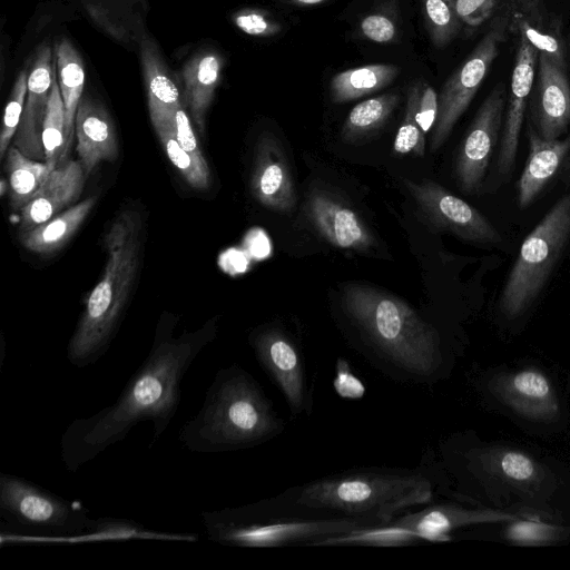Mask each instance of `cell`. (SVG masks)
<instances>
[{
  "instance_id": "1",
  "label": "cell",
  "mask_w": 570,
  "mask_h": 570,
  "mask_svg": "<svg viewBox=\"0 0 570 570\" xmlns=\"http://www.w3.org/2000/svg\"><path fill=\"white\" fill-rule=\"evenodd\" d=\"M173 320L159 323L147 357L112 404L67 426L60 440V454L69 472H76L122 441L138 423H153L149 448L161 438L178 411L183 377L216 335L214 321L178 337L173 335Z\"/></svg>"
},
{
  "instance_id": "2",
  "label": "cell",
  "mask_w": 570,
  "mask_h": 570,
  "mask_svg": "<svg viewBox=\"0 0 570 570\" xmlns=\"http://www.w3.org/2000/svg\"><path fill=\"white\" fill-rule=\"evenodd\" d=\"M283 426L254 377L233 364L216 373L199 411L181 426L178 440L190 452L219 453L257 445Z\"/></svg>"
},
{
  "instance_id": "3",
  "label": "cell",
  "mask_w": 570,
  "mask_h": 570,
  "mask_svg": "<svg viewBox=\"0 0 570 570\" xmlns=\"http://www.w3.org/2000/svg\"><path fill=\"white\" fill-rule=\"evenodd\" d=\"M140 229L139 216L124 212L107 232L104 274L87 298L67 346V358L76 367L95 364L116 335L138 274Z\"/></svg>"
},
{
  "instance_id": "4",
  "label": "cell",
  "mask_w": 570,
  "mask_h": 570,
  "mask_svg": "<svg viewBox=\"0 0 570 570\" xmlns=\"http://www.w3.org/2000/svg\"><path fill=\"white\" fill-rule=\"evenodd\" d=\"M345 312L391 361L414 374H430L439 362V335L409 304L377 288L348 284Z\"/></svg>"
},
{
  "instance_id": "5",
  "label": "cell",
  "mask_w": 570,
  "mask_h": 570,
  "mask_svg": "<svg viewBox=\"0 0 570 570\" xmlns=\"http://www.w3.org/2000/svg\"><path fill=\"white\" fill-rule=\"evenodd\" d=\"M432 499L430 481L415 473L357 471L333 475L299 488L298 505L334 511L375 525L392 522L394 515Z\"/></svg>"
},
{
  "instance_id": "6",
  "label": "cell",
  "mask_w": 570,
  "mask_h": 570,
  "mask_svg": "<svg viewBox=\"0 0 570 570\" xmlns=\"http://www.w3.org/2000/svg\"><path fill=\"white\" fill-rule=\"evenodd\" d=\"M207 538L219 544L271 548L292 543L322 544L375 524L354 518L267 519L258 507L229 508L200 513Z\"/></svg>"
},
{
  "instance_id": "7",
  "label": "cell",
  "mask_w": 570,
  "mask_h": 570,
  "mask_svg": "<svg viewBox=\"0 0 570 570\" xmlns=\"http://www.w3.org/2000/svg\"><path fill=\"white\" fill-rule=\"evenodd\" d=\"M570 238V194L561 197L523 240L501 295L513 317L540 294Z\"/></svg>"
},
{
  "instance_id": "8",
  "label": "cell",
  "mask_w": 570,
  "mask_h": 570,
  "mask_svg": "<svg viewBox=\"0 0 570 570\" xmlns=\"http://www.w3.org/2000/svg\"><path fill=\"white\" fill-rule=\"evenodd\" d=\"M0 513L8 523L38 535L77 534L91 521L80 502L68 501L3 472L0 473Z\"/></svg>"
},
{
  "instance_id": "9",
  "label": "cell",
  "mask_w": 570,
  "mask_h": 570,
  "mask_svg": "<svg viewBox=\"0 0 570 570\" xmlns=\"http://www.w3.org/2000/svg\"><path fill=\"white\" fill-rule=\"evenodd\" d=\"M504 23L494 22L464 62L445 81L439 96V110L430 149L435 153L446 141L459 118L469 107L504 40Z\"/></svg>"
},
{
  "instance_id": "10",
  "label": "cell",
  "mask_w": 570,
  "mask_h": 570,
  "mask_svg": "<svg viewBox=\"0 0 570 570\" xmlns=\"http://www.w3.org/2000/svg\"><path fill=\"white\" fill-rule=\"evenodd\" d=\"M420 212L434 226L480 244L501 240L494 226L474 207L429 179H403Z\"/></svg>"
},
{
  "instance_id": "11",
  "label": "cell",
  "mask_w": 570,
  "mask_h": 570,
  "mask_svg": "<svg viewBox=\"0 0 570 570\" xmlns=\"http://www.w3.org/2000/svg\"><path fill=\"white\" fill-rule=\"evenodd\" d=\"M505 108V90L498 85L480 106L460 147L455 177L465 194L476 193L499 141Z\"/></svg>"
},
{
  "instance_id": "12",
  "label": "cell",
  "mask_w": 570,
  "mask_h": 570,
  "mask_svg": "<svg viewBox=\"0 0 570 570\" xmlns=\"http://www.w3.org/2000/svg\"><path fill=\"white\" fill-rule=\"evenodd\" d=\"M530 111L537 132L544 139H558L570 125V83L564 62L539 52L538 78L532 87Z\"/></svg>"
},
{
  "instance_id": "13",
  "label": "cell",
  "mask_w": 570,
  "mask_h": 570,
  "mask_svg": "<svg viewBox=\"0 0 570 570\" xmlns=\"http://www.w3.org/2000/svg\"><path fill=\"white\" fill-rule=\"evenodd\" d=\"M256 357L284 394L291 411L307 407V387L302 358L294 343L281 331L271 328L250 338Z\"/></svg>"
},
{
  "instance_id": "14",
  "label": "cell",
  "mask_w": 570,
  "mask_h": 570,
  "mask_svg": "<svg viewBox=\"0 0 570 570\" xmlns=\"http://www.w3.org/2000/svg\"><path fill=\"white\" fill-rule=\"evenodd\" d=\"M56 57L48 45L37 50L29 76L27 98L13 145L27 157L45 161L43 124L52 80L57 73Z\"/></svg>"
},
{
  "instance_id": "15",
  "label": "cell",
  "mask_w": 570,
  "mask_h": 570,
  "mask_svg": "<svg viewBox=\"0 0 570 570\" xmlns=\"http://www.w3.org/2000/svg\"><path fill=\"white\" fill-rule=\"evenodd\" d=\"M538 56V49L523 33L519 32V46L499 146L498 173L501 176H509L515 163L524 111L533 87Z\"/></svg>"
},
{
  "instance_id": "16",
  "label": "cell",
  "mask_w": 570,
  "mask_h": 570,
  "mask_svg": "<svg viewBox=\"0 0 570 570\" xmlns=\"http://www.w3.org/2000/svg\"><path fill=\"white\" fill-rule=\"evenodd\" d=\"M250 190L263 206L279 213L291 212L296 203L292 173L279 140L263 132L255 149Z\"/></svg>"
},
{
  "instance_id": "17",
  "label": "cell",
  "mask_w": 570,
  "mask_h": 570,
  "mask_svg": "<svg viewBox=\"0 0 570 570\" xmlns=\"http://www.w3.org/2000/svg\"><path fill=\"white\" fill-rule=\"evenodd\" d=\"M306 212L316 230L333 246L365 252L374 237L361 217L343 200L326 190L314 189Z\"/></svg>"
},
{
  "instance_id": "18",
  "label": "cell",
  "mask_w": 570,
  "mask_h": 570,
  "mask_svg": "<svg viewBox=\"0 0 570 570\" xmlns=\"http://www.w3.org/2000/svg\"><path fill=\"white\" fill-rule=\"evenodd\" d=\"M1 546L8 544H77L101 541L127 540H164L195 542L198 537L193 533H166L149 530L144 525L127 519L101 517L91 519L88 527L72 535L51 537L38 534H20L1 532Z\"/></svg>"
},
{
  "instance_id": "19",
  "label": "cell",
  "mask_w": 570,
  "mask_h": 570,
  "mask_svg": "<svg viewBox=\"0 0 570 570\" xmlns=\"http://www.w3.org/2000/svg\"><path fill=\"white\" fill-rule=\"evenodd\" d=\"M85 179L86 173L79 159L53 169L22 208L20 233L30 230L71 207L81 195Z\"/></svg>"
},
{
  "instance_id": "20",
  "label": "cell",
  "mask_w": 570,
  "mask_h": 570,
  "mask_svg": "<svg viewBox=\"0 0 570 570\" xmlns=\"http://www.w3.org/2000/svg\"><path fill=\"white\" fill-rule=\"evenodd\" d=\"M77 153L86 176L102 160L118 156L117 135L112 119L102 105L81 97L75 119Z\"/></svg>"
},
{
  "instance_id": "21",
  "label": "cell",
  "mask_w": 570,
  "mask_h": 570,
  "mask_svg": "<svg viewBox=\"0 0 570 570\" xmlns=\"http://www.w3.org/2000/svg\"><path fill=\"white\" fill-rule=\"evenodd\" d=\"M140 60L151 124L155 130H175V115L181 107L179 89L156 43L149 38L140 43Z\"/></svg>"
},
{
  "instance_id": "22",
  "label": "cell",
  "mask_w": 570,
  "mask_h": 570,
  "mask_svg": "<svg viewBox=\"0 0 570 570\" xmlns=\"http://www.w3.org/2000/svg\"><path fill=\"white\" fill-rule=\"evenodd\" d=\"M493 389L504 403L527 417L551 420L558 414L553 389L547 377L537 371L502 376Z\"/></svg>"
},
{
  "instance_id": "23",
  "label": "cell",
  "mask_w": 570,
  "mask_h": 570,
  "mask_svg": "<svg viewBox=\"0 0 570 570\" xmlns=\"http://www.w3.org/2000/svg\"><path fill=\"white\" fill-rule=\"evenodd\" d=\"M529 156L518 183L520 207H527L552 179L570 151V136L548 140L529 127Z\"/></svg>"
},
{
  "instance_id": "24",
  "label": "cell",
  "mask_w": 570,
  "mask_h": 570,
  "mask_svg": "<svg viewBox=\"0 0 570 570\" xmlns=\"http://www.w3.org/2000/svg\"><path fill=\"white\" fill-rule=\"evenodd\" d=\"M223 66L222 57L208 50L195 53L183 66L185 100L200 132L204 131L205 116L220 81Z\"/></svg>"
},
{
  "instance_id": "25",
  "label": "cell",
  "mask_w": 570,
  "mask_h": 570,
  "mask_svg": "<svg viewBox=\"0 0 570 570\" xmlns=\"http://www.w3.org/2000/svg\"><path fill=\"white\" fill-rule=\"evenodd\" d=\"M97 198L89 197L68 207L41 225L20 233L22 245L35 253L49 254L61 248L89 215Z\"/></svg>"
},
{
  "instance_id": "26",
  "label": "cell",
  "mask_w": 570,
  "mask_h": 570,
  "mask_svg": "<svg viewBox=\"0 0 570 570\" xmlns=\"http://www.w3.org/2000/svg\"><path fill=\"white\" fill-rule=\"evenodd\" d=\"M489 519L491 515L488 513L435 505L406 514L394 522L412 531L419 540L444 541L449 540L448 534L454 528Z\"/></svg>"
},
{
  "instance_id": "27",
  "label": "cell",
  "mask_w": 570,
  "mask_h": 570,
  "mask_svg": "<svg viewBox=\"0 0 570 570\" xmlns=\"http://www.w3.org/2000/svg\"><path fill=\"white\" fill-rule=\"evenodd\" d=\"M400 73L390 63H374L336 73L330 82L331 99L335 104L347 102L389 86Z\"/></svg>"
},
{
  "instance_id": "28",
  "label": "cell",
  "mask_w": 570,
  "mask_h": 570,
  "mask_svg": "<svg viewBox=\"0 0 570 570\" xmlns=\"http://www.w3.org/2000/svg\"><path fill=\"white\" fill-rule=\"evenodd\" d=\"M55 57L57 79L66 112V136L71 145L77 108L85 83L83 62L77 49L66 38L57 45Z\"/></svg>"
},
{
  "instance_id": "29",
  "label": "cell",
  "mask_w": 570,
  "mask_h": 570,
  "mask_svg": "<svg viewBox=\"0 0 570 570\" xmlns=\"http://www.w3.org/2000/svg\"><path fill=\"white\" fill-rule=\"evenodd\" d=\"M6 156L10 205L14 210H22L52 169L45 161L24 156L14 145Z\"/></svg>"
},
{
  "instance_id": "30",
  "label": "cell",
  "mask_w": 570,
  "mask_h": 570,
  "mask_svg": "<svg viewBox=\"0 0 570 570\" xmlns=\"http://www.w3.org/2000/svg\"><path fill=\"white\" fill-rule=\"evenodd\" d=\"M399 101V94L387 92L357 104L345 119L342 139L354 142L377 131L389 120Z\"/></svg>"
},
{
  "instance_id": "31",
  "label": "cell",
  "mask_w": 570,
  "mask_h": 570,
  "mask_svg": "<svg viewBox=\"0 0 570 570\" xmlns=\"http://www.w3.org/2000/svg\"><path fill=\"white\" fill-rule=\"evenodd\" d=\"M42 144L45 163L53 170L65 164L70 144L66 136V112L57 75L52 80L47 115L43 124Z\"/></svg>"
},
{
  "instance_id": "32",
  "label": "cell",
  "mask_w": 570,
  "mask_h": 570,
  "mask_svg": "<svg viewBox=\"0 0 570 570\" xmlns=\"http://www.w3.org/2000/svg\"><path fill=\"white\" fill-rule=\"evenodd\" d=\"M426 29L436 48H444L459 33L461 20L455 0H421Z\"/></svg>"
},
{
  "instance_id": "33",
  "label": "cell",
  "mask_w": 570,
  "mask_h": 570,
  "mask_svg": "<svg viewBox=\"0 0 570 570\" xmlns=\"http://www.w3.org/2000/svg\"><path fill=\"white\" fill-rule=\"evenodd\" d=\"M420 87L421 81H417L407 90L403 120L393 144V149L396 154L413 153L417 157L424 155L425 138L416 121Z\"/></svg>"
},
{
  "instance_id": "34",
  "label": "cell",
  "mask_w": 570,
  "mask_h": 570,
  "mask_svg": "<svg viewBox=\"0 0 570 570\" xmlns=\"http://www.w3.org/2000/svg\"><path fill=\"white\" fill-rule=\"evenodd\" d=\"M156 132L168 158L187 183L196 189H206L210 184V171L202 169L184 150L176 138V130L163 128Z\"/></svg>"
},
{
  "instance_id": "35",
  "label": "cell",
  "mask_w": 570,
  "mask_h": 570,
  "mask_svg": "<svg viewBox=\"0 0 570 570\" xmlns=\"http://www.w3.org/2000/svg\"><path fill=\"white\" fill-rule=\"evenodd\" d=\"M28 76L26 70L19 73L7 102L0 132V158L6 156L9 142L14 138L20 124L28 91Z\"/></svg>"
},
{
  "instance_id": "36",
  "label": "cell",
  "mask_w": 570,
  "mask_h": 570,
  "mask_svg": "<svg viewBox=\"0 0 570 570\" xmlns=\"http://www.w3.org/2000/svg\"><path fill=\"white\" fill-rule=\"evenodd\" d=\"M232 20L239 30L254 37H273L283 28L268 11L261 8H243L233 14Z\"/></svg>"
},
{
  "instance_id": "37",
  "label": "cell",
  "mask_w": 570,
  "mask_h": 570,
  "mask_svg": "<svg viewBox=\"0 0 570 570\" xmlns=\"http://www.w3.org/2000/svg\"><path fill=\"white\" fill-rule=\"evenodd\" d=\"M360 30L364 38L377 42L387 43L397 35L396 16L390 6H385L366 14L360 22Z\"/></svg>"
},
{
  "instance_id": "38",
  "label": "cell",
  "mask_w": 570,
  "mask_h": 570,
  "mask_svg": "<svg viewBox=\"0 0 570 570\" xmlns=\"http://www.w3.org/2000/svg\"><path fill=\"white\" fill-rule=\"evenodd\" d=\"M176 138L185 151L204 170L210 171L205 157L199 148L198 140L194 134L190 120L183 106L175 115Z\"/></svg>"
},
{
  "instance_id": "39",
  "label": "cell",
  "mask_w": 570,
  "mask_h": 570,
  "mask_svg": "<svg viewBox=\"0 0 570 570\" xmlns=\"http://www.w3.org/2000/svg\"><path fill=\"white\" fill-rule=\"evenodd\" d=\"M515 24L518 32L523 33L539 52H547L557 60L564 62L562 47L553 35L546 33L541 29L531 26L522 16L515 17Z\"/></svg>"
},
{
  "instance_id": "40",
  "label": "cell",
  "mask_w": 570,
  "mask_h": 570,
  "mask_svg": "<svg viewBox=\"0 0 570 570\" xmlns=\"http://www.w3.org/2000/svg\"><path fill=\"white\" fill-rule=\"evenodd\" d=\"M554 529L548 524L521 521L512 524L508 530V537L514 542L531 544L552 539Z\"/></svg>"
},
{
  "instance_id": "41",
  "label": "cell",
  "mask_w": 570,
  "mask_h": 570,
  "mask_svg": "<svg viewBox=\"0 0 570 570\" xmlns=\"http://www.w3.org/2000/svg\"><path fill=\"white\" fill-rule=\"evenodd\" d=\"M439 110V97L435 90L421 81L417 101L416 121L421 131L425 135L434 126Z\"/></svg>"
},
{
  "instance_id": "42",
  "label": "cell",
  "mask_w": 570,
  "mask_h": 570,
  "mask_svg": "<svg viewBox=\"0 0 570 570\" xmlns=\"http://www.w3.org/2000/svg\"><path fill=\"white\" fill-rule=\"evenodd\" d=\"M500 469L509 479L528 481L534 476L535 468L530 458L520 452H507L500 460Z\"/></svg>"
},
{
  "instance_id": "43",
  "label": "cell",
  "mask_w": 570,
  "mask_h": 570,
  "mask_svg": "<svg viewBox=\"0 0 570 570\" xmlns=\"http://www.w3.org/2000/svg\"><path fill=\"white\" fill-rule=\"evenodd\" d=\"M495 0H455L456 13L464 23L476 27L492 13Z\"/></svg>"
},
{
  "instance_id": "44",
  "label": "cell",
  "mask_w": 570,
  "mask_h": 570,
  "mask_svg": "<svg viewBox=\"0 0 570 570\" xmlns=\"http://www.w3.org/2000/svg\"><path fill=\"white\" fill-rule=\"evenodd\" d=\"M337 366V375L334 380V387L342 397L358 399L365 389L362 382L350 372L347 364L341 361Z\"/></svg>"
},
{
  "instance_id": "45",
  "label": "cell",
  "mask_w": 570,
  "mask_h": 570,
  "mask_svg": "<svg viewBox=\"0 0 570 570\" xmlns=\"http://www.w3.org/2000/svg\"><path fill=\"white\" fill-rule=\"evenodd\" d=\"M283 3L292 4V6H298V7H309V6H317L321 3H324L328 0H277Z\"/></svg>"
}]
</instances>
